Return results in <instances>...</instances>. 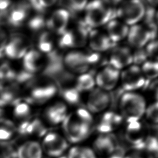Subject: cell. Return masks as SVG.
Masks as SVG:
<instances>
[{
	"instance_id": "4dcf8cb0",
	"label": "cell",
	"mask_w": 158,
	"mask_h": 158,
	"mask_svg": "<svg viewBox=\"0 0 158 158\" xmlns=\"http://www.w3.org/2000/svg\"><path fill=\"white\" fill-rule=\"evenodd\" d=\"M28 26L29 29L34 33H39V34L45 31L46 27V19L44 17L38 13L35 16H33L28 20Z\"/></svg>"
},
{
	"instance_id": "2e32d148",
	"label": "cell",
	"mask_w": 158,
	"mask_h": 158,
	"mask_svg": "<svg viewBox=\"0 0 158 158\" xmlns=\"http://www.w3.org/2000/svg\"><path fill=\"white\" fill-rule=\"evenodd\" d=\"M154 33L148 28L141 25H133L128 28L127 38L129 43L137 48H141L149 40L152 38Z\"/></svg>"
},
{
	"instance_id": "83f0119b",
	"label": "cell",
	"mask_w": 158,
	"mask_h": 158,
	"mask_svg": "<svg viewBox=\"0 0 158 158\" xmlns=\"http://www.w3.org/2000/svg\"><path fill=\"white\" fill-rule=\"evenodd\" d=\"M13 115L20 124L30 120L31 118V109L29 104L21 101L15 103L13 109Z\"/></svg>"
},
{
	"instance_id": "cb8c5ba5",
	"label": "cell",
	"mask_w": 158,
	"mask_h": 158,
	"mask_svg": "<svg viewBox=\"0 0 158 158\" xmlns=\"http://www.w3.org/2000/svg\"><path fill=\"white\" fill-rule=\"evenodd\" d=\"M107 36L112 42H118L123 40L128 34V26L120 20L112 19L106 27Z\"/></svg>"
},
{
	"instance_id": "7a4b0ae2",
	"label": "cell",
	"mask_w": 158,
	"mask_h": 158,
	"mask_svg": "<svg viewBox=\"0 0 158 158\" xmlns=\"http://www.w3.org/2000/svg\"><path fill=\"white\" fill-rule=\"evenodd\" d=\"M54 80L46 76L31 78L26 86L27 103L43 104L53 98L57 91Z\"/></svg>"
},
{
	"instance_id": "ab89813d",
	"label": "cell",
	"mask_w": 158,
	"mask_h": 158,
	"mask_svg": "<svg viewBox=\"0 0 158 158\" xmlns=\"http://www.w3.org/2000/svg\"><path fill=\"white\" fill-rule=\"evenodd\" d=\"M147 54V57H149L153 59L154 61L157 62V43L156 41H153L149 43L145 50ZM152 59V60H153Z\"/></svg>"
},
{
	"instance_id": "d590c367",
	"label": "cell",
	"mask_w": 158,
	"mask_h": 158,
	"mask_svg": "<svg viewBox=\"0 0 158 158\" xmlns=\"http://www.w3.org/2000/svg\"><path fill=\"white\" fill-rule=\"evenodd\" d=\"M17 75L15 70L8 64H3L0 66V80L3 82L10 81Z\"/></svg>"
},
{
	"instance_id": "7dc6e473",
	"label": "cell",
	"mask_w": 158,
	"mask_h": 158,
	"mask_svg": "<svg viewBox=\"0 0 158 158\" xmlns=\"http://www.w3.org/2000/svg\"><path fill=\"white\" fill-rule=\"evenodd\" d=\"M59 158H67V157H65V156H62V157H59Z\"/></svg>"
},
{
	"instance_id": "74e56055",
	"label": "cell",
	"mask_w": 158,
	"mask_h": 158,
	"mask_svg": "<svg viewBox=\"0 0 158 158\" xmlns=\"http://www.w3.org/2000/svg\"><path fill=\"white\" fill-rule=\"evenodd\" d=\"M144 149H146L149 153L157 156L158 146L157 138L154 136H148L144 139Z\"/></svg>"
},
{
	"instance_id": "836d02e7",
	"label": "cell",
	"mask_w": 158,
	"mask_h": 158,
	"mask_svg": "<svg viewBox=\"0 0 158 158\" xmlns=\"http://www.w3.org/2000/svg\"><path fill=\"white\" fill-rule=\"evenodd\" d=\"M62 95L64 99L70 104H76L80 102V92L75 87H69L63 88Z\"/></svg>"
},
{
	"instance_id": "52a82bcc",
	"label": "cell",
	"mask_w": 158,
	"mask_h": 158,
	"mask_svg": "<svg viewBox=\"0 0 158 158\" xmlns=\"http://www.w3.org/2000/svg\"><path fill=\"white\" fill-rule=\"evenodd\" d=\"M28 49L29 41L27 36L20 33H15L9 36L4 54L10 59L17 60L23 58Z\"/></svg>"
},
{
	"instance_id": "8fae6325",
	"label": "cell",
	"mask_w": 158,
	"mask_h": 158,
	"mask_svg": "<svg viewBox=\"0 0 158 158\" xmlns=\"http://www.w3.org/2000/svg\"><path fill=\"white\" fill-rule=\"evenodd\" d=\"M67 147V141L56 133L46 134L43 141V148L44 152L51 157L61 156Z\"/></svg>"
},
{
	"instance_id": "f1b7e54d",
	"label": "cell",
	"mask_w": 158,
	"mask_h": 158,
	"mask_svg": "<svg viewBox=\"0 0 158 158\" xmlns=\"http://www.w3.org/2000/svg\"><path fill=\"white\" fill-rule=\"evenodd\" d=\"M17 131L14 123L7 118H0V142L6 143L10 139Z\"/></svg>"
},
{
	"instance_id": "e0dca14e",
	"label": "cell",
	"mask_w": 158,
	"mask_h": 158,
	"mask_svg": "<svg viewBox=\"0 0 158 158\" xmlns=\"http://www.w3.org/2000/svg\"><path fill=\"white\" fill-rule=\"evenodd\" d=\"M22 59L25 71L31 75L41 71L46 65L44 55L38 49H29Z\"/></svg>"
},
{
	"instance_id": "d4e9b609",
	"label": "cell",
	"mask_w": 158,
	"mask_h": 158,
	"mask_svg": "<svg viewBox=\"0 0 158 158\" xmlns=\"http://www.w3.org/2000/svg\"><path fill=\"white\" fill-rule=\"evenodd\" d=\"M118 145L117 138L111 133L101 134L94 143V149L100 153L112 154Z\"/></svg>"
},
{
	"instance_id": "30bf717a",
	"label": "cell",
	"mask_w": 158,
	"mask_h": 158,
	"mask_svg": "<svg viewBox=\"0 0 158 158\" xmlns=\"http://www.w3.org/2000/svg\"><path fill=\"white\" fill-rule=\"evenodd\" d=\"M70 13L63 8L53 11L46 19V27L53 34L61 35L68 28Z\"/></svg>"
},
{
	"instance_id": "8d00e7d4",
	"label": "cell",
	"mask_w": 158,
	"mask_h": 158,
	"mask_svg": "<svg viewBox=\"0 0 158 158\" xmlns=\"http://www.w3.org/2000/svg\"><path fill=\"white\" fill-rule=\"evenodd\" d=\"M56 2L54 0H44V1H31L29 2L31 9L36 10L38 13L43 12L49 7L53 6Z\"/></svg>"
},
{
	"instance_id": "ffe728a7",
	"label": "cell",
	"mask_w": 158,
	"mask_h": 158,
	"mask_svg": "<svg viewBox=\"0 0 158 158\" xmlns=\"http://www.w3.org/2000/svg\"><path fill=\"white\" fill-rule=\"evenodd\" d=\"M122 117L113 112L104 113L96 123V130L101 134H107L122 122Z\"/></svg>"
},
{
	"instance_id": "484cf974",
	"label": "cell",
	"mask_w": 158,
	"mask_h": 158,
	"mask_svg": "<svg viewBox=\"0 0 158 158\" xmlns=\"http://www.w3.org/2000/svg\"><path fill=\"white\" fill-rule=\"evenodd\" d=\"M42 149L38 142L30 141L22 144L16 151V158H41Z\"/></svg>"
},
{
	"instance_id": "d6a6232c",
	"label": "cell",
	"mask_w": 158,
	"mask_h": 158,
	"mask_svg": "<svg viewBox=\"0 0 158 158\" xmlns=\"http://www.w3.org/2000/svg\"><path fill=\"white\" fill-rule=\"evenodd\" d=\"M141 70L146 79H154L157 77V62L154 60L145 61L142 65Z\"/></svg>"
},
{
	"instance_id": "9c48e42d",
	"label": "cell",
	"mask_w": 158,
	"mask_h": 158,
	"mask_svg": "<svg viewBox=\"0 0 158 158\" xmlns=\"http://www.w3.org/2000/svg\"><path fill=\"white\" fill-rule=\"evenodd\" d=\"M31 7L29 2L20 1L11 4L7 13V20L9 25L19 27L28 20Z\"/></svg>"
},
{
	"instance_id": "3957f363",
	"label": "cell",
	"mask_w": 158,
	"mask_h": 158,
	"mask_svg": "<svg viewBox=\"0 0 158 158\" xmlns=\"http://www.w3.org/2000/svg\"><path fill=\"white\" fill-rule=\"evenodd\" d=\"M85 24L92 28L108 23L114 16V9L110 2L93 1L86 4L85 8Z\"/></svg>"
},
{
	"instance_id": "9a60e30c",
	"label": "cell",
	"mask_w": 158,
	"mask_h": 158,
	"mask_svg": "<svg viewBox=\"0 0 158 158\" xmlns=\"http://www.w3.org/2000/svg\"><path fill=\"white\" fill-rule=\"evenodd\" d=\"M143 125L138 121L127 122L124 138L127 142L138 150L144 149Z\"/></svg>"
},
{
	"instance_id": "b9f144b4",
	"label": "cell",
	"mask_w": 158,
	"mask_h": 158,
	"mask_svg": "<svg viewBox=\"0 0 158 158\" xmlns=\"http://www.w3.org/2000/svg\"><path fill=\"white\" fill-rule=\"evenodd\" d=\"M9 38V35L4 28L0 26V54L4 53V50Z\"/></svg>"
},
{
	"instance_id": "7402d4cb",
	"label": "cell",
	"mask_w": 158,
	"mask_h": 158,
	"mask_svg": "<svg viewBox=\"0 0 158 158\" xmlns=\"http://www.w3.org/2000/svg\"><path fill=\"white\" fill-rule=\"evenodd\" d=\"M17 131L23 135L43 136L46 135L47 128L44 122L41 119L31 118L28 122L20 124L18 127H17Z\"/></svg>"
},
{
	"instance_id": "ba28073f",
	"label": "cell",
	"mask_w": 158,
	"mask_h": 158,
	"mask_svg": "<svg viewBox=\"0 0 158 158\" xmlns=\"http://www.w3.org/2000/svg\"><path fill=\"white\" fill-rule=\"evenodd\" d=\"M120 79L122 88L127 92H133L142 88L146 81L141 69L136 65L125 69L121 73Z\"/></svg>"
},
{
	"instance_id": "4316f807",
	"label": "cell",
	"mask_w": 158,
	"mask_h": 158,
	"mask_svg": "<svg viewBox=\"0 0 158 158\" xmlns=\"http://www.w3.org/2000/svg\"><path fill=\"white\" fill-rule=\"evenodd\" d=\"M37 47L41 53L52 52L55 47L54 34L47 30L40 33L38 36Z\"/></svg>"
},
{
	"instance_id": "bcb514c9",
	"label": "cell",
	"mask_w": 158,
	"mask_h": 158,
	"mask_svg": "<svg viewBox=\"0 0 158 158\" xmlns=\"http://www.w3.org/2000/svg\"><path fill=\"white\" fill-rule=\"evenodd\" d=\"M125 158H142V157H141L140 156H139L137 154H135V155H132V156H128Z\"/></svg>"
},
{
	"instance_id": "f546056e",
	"label": "cell",
	"mask_w": 158,
	"mask_h": 158,
	"mask_svg": "<svg viewBox=\"0 0 158 158\" xmlns=\"http://www.w3.org/2000/svg\"><path fill=\"white\" fill-rule=\"evenodd\" d=\"M95 85L94 77L88 73L80 74L77 78L75 88L79 91H86L93 89Z\"/></svg>"
},
{
	"instance_id": "1f68e13d",
	"label": "cell",
	"mask_w": 158,
	"mask_h": 158,
	"mask_svg": "<svg viewBox=\"0 0 158 158\" xmlns=\"http://www.w3.org/2000/svg\"><path fill=\"white\" fill-rule=\"evenodd\" d=\"M62 8L67 10L69 13H78L83 10L88 2L86 1L79 0H64L60 1Z\"/></svg>"
},
{
	"instance_id": "8992f818",
	"label": "cell",
	"mask_w": 158,
	"mask_h": 158,
	"mask_svg": "<svg viewBox=\"0 0 158 158\" xmlns=\"http://www.w3.org/2000/svg\"><path fill=\"white\" fill-rule=\"evenodd\" d=\"M89 31L87 26L83 22H79L73 27L67 28L60 35L59 44L62 48H78L84 46L87 41Z\"/></svg>"
},
{
	"instance_id": "5bb4252c",
	"label": "cell",
	"mask_w": 158,
	"mask_h": 158,
	"mask_svg": "<svg viewBox=\"0 0 158 158\" xmlns=\"http://www.w3.org/2000/svg\"><path fill=\"white\" fill-rule=\"evenodd\" d=\"M120 77L118 70L110 65L106 66L96 75L94 78L95 83L99 88L104 91L113 89L117 85Z\"/></svg>"
},
{
	"instance_id": "603a6c76",
	"label": "cell",
	"mask_w": 158,
	"mask_h": 158,
	"mask_svg": "<svg viewBox=\"0 0 158 158\" xmlns=\"http://www.w3.org/2000/svg\"><path fill=\"white\" fill-rule=\"evenodd\" d=\"M21 89L16 83L0 84V104L16 103L20 100Z\"/></svg>"
},
{
	"instance_id": "7c38bea8",
	"label": "cell",
	"mask_w": 158,
	"mask_h": 158,
	"mask_svg": "<svg viewBox=\"0 0 158 158\" xmlns=\"http://www.w3.org/2000/svg\"><path fill=\"white\" fill-rule=\"evenodd\" d=\"M63 62L67 69L79 74L85 73L89 67L85 53L78 51H72L67 53Z\"/></svg>"
},
{
	"instance_id": "277c9868",
	"label": "cell",
	"mask_w": 158,
	"mask_h": 158,
	"mask_svg": "<svg viewBox=\"0 0 158 158\" xmlns=\"http://www.w3.org/2000/svg\"><path fill=\"white\" fill-rule=\"evenodd\" d=\"M120 109L122 118L127 122L138 121L146 110V102L144 98L134 92H126L120 100Z\"/></svg>"
},
{
	"instance_id": "e575fe53",
	"label": "cell",
	"mask_w": 158,
	"mask_h": 158,
	"mask_svg": "<svg viewBox=\"0 0 158 158\" xmlns=\"http://www.w3.org/2000/svg\"><path fill=\"white\" fill-rule=\"evenodd\" d=\"M145 21L148 27L149 28V30L153 32L154 30L157 29V12L156 10L152 6L149 7L147 9H145L144 15Z\"/></svg>"
},
{
	"instance_id": "7bdbcfd3",
	"label": "cell",
	"mask_w": 158,
	"mask_h": 158,
	"mask_svg": "<svg viewBox=\"0 0 158 158\" xmlns=\"http://www.w3.org/2000/svg\"><path fill=\"white\" fill-rule=\"evenodd\" d=\"M67 158H84L83 147H73L69 151Z\"/></svg>"
},
{
	"instance_id": "ac0fdd59",
	"label": "cell",
	"mask_w": 158,
	"mask_h": 158,
	"mask_svg": "<svg viewBox=\"0 0 158 158\" xmlns=\"http://www.w3.org/2000/svg\"><path fill=\"white\" fill-rule=\"evenodd\" d=\"M109 65L119 70L123 69L133 62L132 53L125 46H119L112 49L109 57Z\"/></svg>"
},
{
	"instance_id": "ee69618b",
	"label": "cell",
	"mask_w": 158,
	"mask_h": 158,
	"mask_svg": "<svg viewBox=\"0 0 158 158\" xmlns=\"http://www.w3.org/2000/svg\"><path fill=\"white\" fill-rule=\"evenodd\" d=\"M83 157L84 158H96L93 150L86 147H83Z\"/></svg>"
},
{
	"instance_id": "60d3db41",
	"label": "cell",
	"mask_w": 158,
	"mask_h": 158,
	"mask_svg": "<svg viewBox=\"0 0 158 158\" xmlns=\"http://www.w3.org/2000/svg\"><path fill=\"white\" fill-rule=\"evenodd\" d=\"M133 62L136 64H139L144 63L147 58V54L144 49L141 48H138L137 50L132 54Z\"/></svg>"
},
{
	"instance_id": "d6986e66",
	"label": "cell",
	"mask_w": 158,
	"mask_h": 158,
	"mask_svg": "<svg viewBox=\"0 0 158 158\" xmlns=\"http://www.w3.org/2000/svg\"><path fill=\"white\" fill-rule=\"evenodd\" d=\"M43 118L51 125H57L64 121L67 115L66 105L62 102H56L47 107L43 112Z\"/></svg>"
},
{
	"instance_id": "f6af8a7d",
	"label": "cell",
	"mask_w": 158,
	"mask_h": 158,
	"mask_svg": "<svg viewBox=\"0 0 158 158\" xmlns=\"http://www.w3.org/2000/svg\"><path fill=\"white\" fill-rule=\"evenodd\" d=\"M12 4L10 1H0V10H7Z\"/></svg>"
},
{
	"instance_id": "f35d334b",
	"label": "cell",
	"mask_w": 158,
	"mask_h": 158,
	"mask_svg": "<svg viewBox=\"0 0 158 158\" xmlns=\"http://www.w3.org/2000/svg\"><path fill=\"white\" fill-rule=\"evenodd\" d=\"M146 115V118L151 123L155 124L157 123V102L153 103L146 109L145 112Z\"/></svg>"
},
{
	"instance_id": "4fadbf2b",
	"label": "cell",
	"mask_w": 158,
	"mask_h": 158,
	"mask_svg": "<svg viewBox=\"0 0 158 158\" xmlns=\"http://www.w3.org/2000/svg\"><path fill=\"white\" fill-rule=\"evenodd\" d=\"M110 102V97L107 91L100 88L92 89L86 99L88 110L93 113H99L106 109Z\"/></svg>"
},
{
	"instance_id": "5b68a950",
	"label": "cell",
	"mask_w": 158,
	"mask_h": 158,
	"mask_svg": "<svg viewBox=\"0 0 158 158\" xmlns=\"http://www.w3.org/2000/svg\"><path fill=\"white\" fill-rule=\"evenodd\" d=\"M115 14L127 25H135L144 15L145 7L140 1H122L116 2Z\"/></svg>"
},
{
	"instance_id": "6da1fadb",
	"label": "cell",
	"mask_w": 158,
	"mask_h": 158,
	"mask_svg": "<svg viewBox=\"0 0 158 158\" xmlns=\"http://www.w3.org/2000/svg\"><path fill=\"white\" fill-rule=\"evenodd\" d=\"M62 123L67 139L75 143L83 141L89 136L93 129V118L86 109L78 108L67 114Z\"/></svg>"
},
{
	"instance_id": "44dd1931",
	"label": "cell",
	"mask_w": 158,
	"mask_h": 158,
	"mask_svg": "<svg viewBox=\"0 0 158 158\" xmlns=\"http://www.w3.org/2000/svg\"><path fill=\"white\" fill-rule=\"evenodd\" d=\"M88 41L91 49L97 52L107 51L112 46V41L107 35L97 30L89 32Z\"/></svg>"
}]
</instances>
